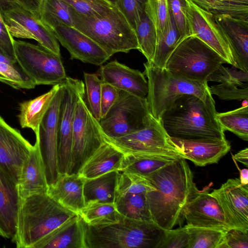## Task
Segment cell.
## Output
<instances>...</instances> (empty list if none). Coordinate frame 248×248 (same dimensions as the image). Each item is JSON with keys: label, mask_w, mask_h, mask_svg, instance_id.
I'll list each match as a JSON object with an SVG mask.
<instances>
[{"label": "cell", "mask_w": 248, "mask_h": 248, "mask_svg": "<svg viewBox=\"0 0 248 248\" xmlns=\"http://www.w3.org/2000/svg\"><path fill=\"white\" fill-rule=\"evenodd\" d=\"M142 177L152 187L146 198L153 222L163 230L183 224L185 206L196 186L186 159L179 158Z\"/></svg>", "instance_id": "obj_1"}, {"label": "cell", "mask_w": 248, "mask_h": 248, "mask_svg": "<svg viewBox=\"0 0 248 248\" xmlns=\"http://www.w3.org/2000/svg\"><path fill=\"white\" fill-rule=\"evenodd\" d=\"M215 105L205 103L193 94L178 98L160 118L165 130L172 138L225 139L224 130L218 122Z\"/></svg>", "instance_id": "obj_2"}, {"label": "cell", "mask_w": 248, "mask_h": 248, "mask_svg": "<svg viewBox=\"0 0 248 248\" xmlns=\"http://www.w3.org/2000/svg\"><path fill=\"white\" fill-rule=\"evenodd\" d=\"M75 215L46 193L20 198L16 231L11 240L18 248H33L39 240Z\"/></svg>", "instance_id": "obj_3"}, {"label": "cell", "mask_w": 248, "mask_h": 248, "mask_svg": "<svg viewBox=\"0 0 248 248\" xmlns=\"http://www.w3.org/2000/svg\"><path fill=\"white\" fill-rule=\"evenodd\" d=\"M85 228L87 248H157L164 233L153 222L121 215L116 222L96 226L86 223Z\"/></svg>", "instance_id": "obj_4"}, {"label": "cell", "mask_w": 248, "mask_h": 248, "mask_svg": "<svg viewBox=\"0 0 248 248\" xmlns=\"http://www.w3.org/2000/svg\"><path fill=\"white\" fill-rule=\"evenodd\" d=\"M144 66L148 85L146 101L149 112L155 118L160 120L163 114L184 94L196 95L205 103L215 105L207 82L189 79L148 62Z\"/></svg>", "instance_id": "obj_5"}, {"label": "cell", "mask_w": 248, "mask_h": 248, "mask_svg": "<svg viewBox=\"0 0 248 248\" xmlns=\"http://www.w3.org/2000/svg\"><path fill=\"white\" fill-rule=\"evenodd\" d=\"M70 11L73 27L93 40L111 56L116 53H128L139 49L135 30L116 6L99 17L80 14L71 7Z\"/></svg>", "instance_id": "obj_6"}, {"label": "cell", "mask_w": 248, "mask_h": 248, "mask_svg": "<svg viewBox=\"0 0 248 248\" xmlns=\"http://www.w3.org/2000/svg\"><path fill=\"white\" fill-rule=\"evenodd\" d=\"M223 63L227 62L219 54L191 35L180 42L168 58L165 68L189 79L207 82L208 77Z\"/></svg>", "instance_id": "obj_7"}, {"label": "cell", "mask_w": 248, "mask_h": 248, "mask_svg": "<svg viewBox=\"0 0 248 248\" xmlns=\"http://www.w3.org/2000/svg\"><path fill=\"white\" fill-rule=\"evenodd\" d=\"M16 63L36 85L61 84L66 78L61 57L40 45L14 40Z\"/></svg>", "instance_id": "obj_8"}, {"label": "cell", "mask_w": 248, "mask_h": 248, "mask_svg": "<svg viewBox=\"0 0 248 248\" xmlns=\"http://www.w3.org/2000/svg\"><path fill=\"white\" fill-rule=\"evenodd\" d=\"M85 95L78 101L73 124L70 160L67 171L78 174L82 167L105 141L99 121L85 101Z\"/></svg>", "instance_id": "obj_9"}, {"label": "cell", "mask_w": 248, "mask_h": 248, "mask_svg": "<svg viewBox=\"0 0 248 248\" xmlns=\"http://www.w3.org/2000/svg\"><path fill=\"white\" fill-rule=\"evenodd\" d=\"M150 113L146 99L121 91L117 101L99 123L105 136L118 138L143 128Z\"/></svg>", "instance_id": "obj_10"}, {"label": "cell", "mask_w": 248, "mask_h": 248, "mask_svg": "<svg viewBox=\"0 0 248 248\" xmlns=\"http://www.w3.org/2000/svg\"><path fill=\"white\" fill-rule=\"evenodd\" d=\"M103 136L105 142L124 155L162 154L181 156L180 151L165 130L160 120L155 118L151 113L144 127L139 130L118 138Z\"/></svg>", "instance_id": "obj_11"}, {"label": "cell", "mask_w": 248, "mask_h": 248, "mask_svg": "<svg viewBox=\"0 0 248 248\" xmlns=\"http://www.w3.org/2000/svg\"><path fill=\"white\" fill-rule=\"evenodd\" d=\"M62 96L60 105L57 150L59 174L66 173L71 157L74 121L78 101L85 95L84 83L66 77L62 83Z\"/></svg>", "instance_id": "obj_12"}, {"label": "cell", "mask_w": 248, "mask_h": 248, "mask_svg": "<svg viewBox=\"0 0 248 248\" xmlns=\"http://www.w3.org/2000/svg\"><path fill=\"white\" fill-rule=\"evenodd\" d=\"M1 15L14 38L33 39L46 49L61 57L59 42L53 31L40 17L17 4Z\"/></svg>", "instance_id": "obj_13"}, {"label": "cell", "mask_w": 248, "mask_h": 248, "mask_svg": "<svg viewBox=\"0 0 248 248\" xmlns=\"http://www.w3.org/2000/svg\"><path fill=\"white\" fill-rule=\"evenodd\" d=\"M62 96V84L35 134L45 168L48 185L53 184L59 173L57 150L59 129L60 105Z\"/></svg>", "instance_id": "obj_14"}, {"label": "cell", "mask_w": 248, "mask_h": 248, "mask_svg": "<svg viewBox=\"0 0 248 248\" xmlns=\"http://www.w3.org/2000/svg\"><path fill=\"white\" fill-rule=\"evenodd\" d=\"M187 13L193 35L213 49L227 62L238 69L232 46L214 16L188 0Z\"/></svg>", "instance_id": "obj_15"}, {"label": "cell", "mask_w": 248, "mask_h": 248, "mask_svg": "<svg viewBox=\"0 0 248 248\" xmlns=\"http://www.w3.org/2000/svg\"><path fill=\"white\" fill-rule=\"evenodd\" d=\"M210 194L217 202L229 229L248 232V185L231 178Z\"/></svg>", "instance_id": "obj_16"}, {"label": "cell", "mask_w": 248, "mask_h": 248, "mask_svg": "<svg viewBox=\"0 0 248 248\" xmlns=\"http://www.w3.org/2000/svg\"><path fill=\"white\" fill-rule=\"evenodd\" d=\"M33 145L0 115V166L17 183Z\"/></svg>", "instance_id": "obj_17"}, {"label": "cell", "mask_w": 248, "mask_h": 248, "mask_svg": "<svg viewBox=\"0 0 248 248\" xmlns=\"http://www.w3.org/2000/svg\"><path fill=\"white\" fill-rule=\"evenodd\" d=\"M184 217L187 225L227 231L222 210L209 187L200 191L195 186L186 203Z\"/></svg>", "instance_id": "obj_18"}, {"label": "cell", "mask_w": 248, "mask_h": 248, "mask_svg": "<svg viewBox=\"0 0 248 248\" xmlns=\"http://www.w3.org/2000/svg\"><path fill=\"white\" fill-rule=\"evenodd\" d=\"M62 46L69 52L70 59L101 66L111 56L93 40L74 27L60 26L53 30Z\"/></svg>", "instance_id": "obj_19"}, {"label": "cell", "mask_w": 248, "mask_h": 248, "mask_svg": "<svg viewBox=\"0 0 248 248\" xmlns=\"http://www.w3.org/2000/svg\"><path fill=\"white\" fill-rule=\"evenodd\" d=\"M96 74L103 82L108 83L121 91L146 99L148 85L145 75L117 60L100 66Z\"/></svg>", "instance_id": "obj_20"}, {"label": "cell", "mask_w": 248, "mask_h": 248, "mask_svg": "<svg viewBox=\"0 0 248 248\" xmlns=\"http://www.w3.org/2000/svg\"><path fill=\"white\" fill-rule=\"evenodd\" d=\"M170 138L180 151L182 158L192 161L197 166L217 163L231 149L226 139Z\"/></svg>", "instance_id": "obj_21"}, {"label": "cell", "mask_w": 248, "mask_h": 248, "mask_svg": "<svg viewBox=\"0 0 248 248\" xmlns=\"http://www.w3.org/2000/svg\"><path fill=\"white\" fill-rule=\"evenodd\" d=\"M85 224L76 214L44 236L33 248H87Z\"/></svg>", "instance_id": "obj_22"}, {"label": "cell", "mask_w": 248, "mask_h": 248, "mask_svg": "<svg viewBox=\"0 0 248 248\" xmlns=\"http://www.w3.org/2000/svg\"><path fill=\"white\" fill-rule=\"evenodd\" d=\"M20 198L17 182L0 166V236L14 238Z\"/></svg>", "instance_id": "obj_23"}, {"label": "cell", "mask_w": 248, "mask_h": 248, "mask_svg": "<svg viewBox=\"0 0 248 248\" xmlns=\"http://www.w3.org/2000/svg\"><path fill=\"white\" fill-rule=\"evenodd\" d=\"M48 184L39 144L35 143L24 161L17 183L20 198L47 192Z\"/></svg>", "instance_id": "obj_24"}, {"label": "cell", "mask_w": 248, "mask_h": 248, "mask_svg": "<svg viewBox=\"0 0 248 248\" xmlns=\"http://www.w3.org/2000/svg\"><path fill=\"white\" fill-rule=\"evenodd\" d=\"M85 180L79 173L60 174L56 181L48 186L46 193L62 206L78 214L85 206Z\"/></svg>", "instance_id": "obj_25"}, {"label": "cell", "mask_w": 248, "mask_h": 248, "mask_svg": "<svg viewBox=\"0 0 248 248\" xmlns=\"http://www.w3.org/2000/svg\"><path fill=\"white\" fill-rule=\"evenodd\" d=\"M214 16L229 39L238 69L248 72V21L225 15Z\"/></svg>", "instance_id": "obj_26"}, {"label": "cell", "mask_w": 248, "mask_h": 248, "mask_svg": "<svg viewBox=\"0 0 248 248\" xmlns=\"http://www.w3.org/2000/svg\"><path fill=\"white\" fill-rule=\"evenodd\" d=\"M124 156L119 150L105 142L87 160L78 173L85 179H90L111 171H120Z\"/></svg>", "instance_id": "obj_27"}, {"label": "cell", "mask_w": 248, "mask_h": 248, "mask_svg": "<svg viewBox=\"0 0 248 248\" xmlns=\"http://www.w3.org/2000/svg\"><path fill=\"white\" fill-rule=\"evenodd\" d=\"M181 156L162 154H132L124 155L120 170L145 177L172 163Z\"/></svg>", "instance_id": "obj_28"}, {"label": "cell", "mask_w": 248, "mask_h": 248, "mask_svg": "<svg viewBox=\"0 0 248 248\" xmlns=\"http://www.w3.org/2000/svg\"><path fill=\"white\" fill-rule=\"evenodd\" d=\"M60 85H54L47 93L19 104L17 117L22 128H30L35 134L39 131L41 121Z\"/></svg>", "instance_id": "obj_29"}, {"label": "cell", "mask_w": 248, "mask_h": 248, "mask_svg": "<svg viewBox=\"0 0 248 248\" xmlns=\"http://www.w3.org/2000/svg\"><path fill=\"white\" fill-rule=\"evenodd\" d=\"M119 173L120 171L113 170L95 178L85 179L83 186L85 204L94 202L114 203Z\"/></svg>", "instance_id": "obj_30"}, {"label": "cell", "mask_w": 248, "mask_h": 248, "mask_svg": "<svg viewBox=\"0 0 248 248\" xmlns=\"http://www.w3.org/2000/svg\"><path fill=\"white\" fill-rule=\"evenodd\" d=\"M169 11L168 24L164 32L157 37L155 52L151 62L161 68H165L168 58L182 41L172 15Z\"/></svg>", "instance_id": "obj_31"}, {"label": "cell", "mask_w": 248, "mask_h": 248, "mask_svg": "<svg viewBox=\"0 0 248 248\" xmlns=\"http://www.w3.org/2000/svg\"><path fill=\"white\" fill-rule=\"evenodd\" d=\"M189 0L214 16H228L248 21V0Z\"/></svg>", "instance_id": "obj_32"}, {"label": "cell", "mask_w": 248, "mask_h": 248, "mask_svg": "<svg viewBox=\"0 0 248 248\" xmlns=\"http://www.w3.org/2000/svg\"><path fill=\"white\" fill-rule=\"evenodd\" d=\"M114 203L117 211L124 217L153 222L148 209L146 193L116 196Z\"/></svg>", "instance_id": "obj_33"}, {"label": "cell", "mask_w": 248, "mask_h": 248, "mask_svg": "<svg viewBox=\"0 0 248 248\" xmlns=\"http://www.w3.org/2000/svg\"><path fill=\"white\" fill-rule=\"evenodd\" d=\"M79 215L89 225H103L116 222L121 214L117 211L114 203L90 202L81 210Z\"/></svg>", "instance_id": "obj_34"}, {"label": "cell", "mask_w": 248, "mask_h": 248, "mask_svg": "<svg viewBox=\"0 0 248 248\" xmlns=\"http://www.w3.org/2000/svg\"><path fill=\"white\" fill-rule=\"evenodd\" d=\"M40 18L52 30L60 26L73 27L70 7L62 0H43Z\"/></svg>", "instance_id": "obj_35"}, {"label": "cell", "mask_w": 248, "mask_h": 248, "mask_svg": "<svg viewBox=\"0 0 248 248\" xmlns=\"http://www.w3.org/2000/svg\"><path fill=\"white\" fill-rule=\"evenodd\" d=\"M217 119L223 129L231 131L242 140H248V99L242 106L233 110L216 114Z\"/></svg>", "instance_id": "obj_36"}, {"label": "cell", "mask_w": 248, "mask_h": 248, "mask_svg": "<svg viewBox=\"0 0 248 248\" xmlns=\"http://www.w3.org/2000/svg\"><path fill=\"white\" fill-rule=\"evenodd\" d=\"M139 45L138 50L151 62L154 58L157 33L154 22L145 8L135 30Z\"/></svg>", "instance_id": "obj_37"}, {"label": "cell", "mask_w": 248, "mask_h": 248, "mask_svg": "<svg viewBox=\"0 0 248 248\" xmlns=\"http://www.w3.org/2000/svg\"><path fill=\"white\" fill-rule=\"evenodd\" d=\"M186 226L189 236L188 248H222L227 231Z\"/></svg>", "instance_id": "obj_38"}, {"label": "cell", "mask_w": 248, "mask_h": 248, "mask_svg": "<svg viewBox=\"0 0 248 248\" xmlns=\"http://www.w3.org/2000/svg\"><path fill=\"white\" fill-rule=\"evenodd\" d=\"M0 81L16 89H32L36 85L12 62L0 61Z\"/></svg>", "instance_id": "obj_39"}, {"label": "cell", "mask_w": 248, "mask_h": 248, "mask_svg": "<svg viewBox=\"0 0 248 248\" xmlns=\"http://www.w3.org/2000/svg\"><path fill=\"white\" fill-rule=\"evenodd\" d=\"M151 189V185L144 178L120 171L115 197L125 194L146 193Z\"/></svg>", "instance_id": "obj_40"}, {"label": "cell", "mask_w": 248, "mask_h": 248, "mask_svg": "<svg viewBox=\"0 0 248 248\" xmlns=\"http://www.w3.org/2000/svg\"><path fill=\"white\" fill-rule=\"evenodd\" d=\"M84 84L89 109L98 121L101 119V86L103 82L96 73L84 72Z\"/></svg>", "instance_id": "obj_41"}, {"label": "cell", "mask_w": 248, "mask_h": 248, "mask_svg": "<svg viewBox=\"0 0 248 248\" xmlns=\"http://www.w3.org/2000/svg\"><path fill=\"white\" fill-rule=\"evenodd\" d=\"M77 12L87 16H104L116 5L106 0H62Z\"/></svg>", "instance_id": "obj_42"}, {"label": "cell", "mask_w": 248, "mask_h": 248, "mask_svg": "<svg viewBox=\"0 0 248 248\" xmlns=\"http://www.w3.org/2000/svg\"><path fill=\"white\" fill-rule=\"evenodd\" d=\"M232 66L229 69L220 65L207 78L206 81H216L221 83H230L237 87H248V72Z\"/></svg>", "instance_id": "obj_43"}, {"label": "cell", "mask_w": 248, "mask_h": 248, "mask_svg": "<svg viewBox=\"0 0 248 248\" xmlns=\"http://www.w3.org/2000/svg\"><path fill=\"white\" fill-rule=\"evenodd\" d=\"M182 40L192 35L187 13L188 0H166Z\"/></svg>", "instance_id": "obj_44"}, {"label": "cell", "mask_w": 248, "mask_h": 248, "mask_svg": "<svg viewBox=\"0 0 248 248\" xmlns=\"http://www.w3.org/2000/svg\"><path fill=\"white\" fill-rule=\"evenodd\" d=\"M156 30L157 37L163 33L169 18V8L166 0H148L145 6Z\"/></svg>", "instance_id": "obj_45"}, {"label": "cell", "mask_w": 248, "mask_h": 248, "mask_svg": "<svg viewBox=\"0 0 248 248\" xmlns=\"http://www.w3.org/2000/svg\"><path fill=\"white\" fill-rule=\"evenodd\" d=\"M189 236L185 225L176 229L164 230L157 248H188Z\"/></svg>", "instance_id": "obj_46"}, {"label": "cell", "mask_w": 248, "mask_h": 248, "mask_svg": "<svg viewBox=\"0 0 248 248\" xmlns=\"http://www.w3.org/2000/svg\"><path fill=\"white\" fill-rule=\"evenodd\" d=\"M148 0H119L116 6L136 30Z\"/></svg>", "instance_id": "obj_47"}, {"label": "cell", "mask_w": 248, "mask_h": 248, "mask_svg": "<svg viewBox=\"0 0 248 248\" xmlns=\"http://www.w3.org/2000/svg\"><path fill=\"white\" fill-rule=\"evenodd\" d=\"M211 94L217 95L221 100H246L248 98V87L239 88L230 83H220L209 87Z\"/></svg>", "instance_id": "obj_48"}, {"label": "cell", "mask_w": 248, "mask_h": 248, "mask_svg": "<svg viewBox=\"0 0 248 248\" xmlns=\"http://www.w3.org/2000/svg\"><path fill=\"white\" fill-rule=\"evenodd\" d=\"M14 38L10 35L0 12V54L3 55L16 63L14 48Z\"/></svg>", "instance_id": "obj_49"}, {"label": "cell", "mask_w": 248, "mask_h": 248, "mask_svg": "<svg viewBox=\"0 0 248 248\" xmlns=\"http://www.w3.org/2000/svg\"><path fill=\"white\" fill-rule=\"evenodd\" d=\"M120 92L121 91L114 86L107 83L102 82L101 96V118L107 114L117 101Z\"/></svg>", "instance_id": "obj_50"}, {"label": "cell", "mask_w": 248, "mask_h": 248, "mask_svg": "<svg viewBox=\"0 0 248 248\" xmlns=\"http://www.w3.org/2000/svg\"><path fill=\"white\" fill-rule=\"evenodd\" d=\"M222 248H248V232L228 229L225 233Z\"/></svg>", "instance_id": "obj_51"}, {"label": "cell", "mask_w": 248, "mask_h": 248, "mask_svg": "<svg viewBox=\"0 0 248 248\" xmlns=\"http://www.w3.org/2000/svg\"><path fill=\"white\" fill-rule=\"evenodd\" d=\"M25 9L40 17V11L43 0H15Z\"/></svg>", "instance_id": "obj_52"}, {"label": "cell", "mask_w": 248, "mask_h": 248, "mask_svg": "<svg viewBox=\"0 0 248 248\" xmlns=\"http://www.w3.org/2000/svg\"><path fill=\"white\" fill-rule=\"evenodd\" d=\"M233 159L240 162L246 167L248 166V148H246L236 154Z\"/></svg>", "instance_id": "obj_53"}, {"label": "cell", "mask_w": 248, "mask_h": 248, "mask_svg": "<svg viewBox=\"0 0 248 248\" xmlns=\"http://www.w3.org/2000/svg\"><path fill=\"white\" fill-rule=\"evenodd\" d=\"M18 4L15 0H0V12L7 10Z\"/></svg>", "instance_id": "obj_54"}, {"label": "cell", "mask_w": 248, "mask_h": 248, "mask_svg": "<svg viewBox=\"0 0 248 248\" xmlns=\"http://www.w3.org/2000/svg\"><path fill=\"white\" fill-rule=\"evenodd\" d=\"M240 181L245 185H248V170L243 169L240 170Z\"/></svg>", "instance_id": "obj_55"}, {"label": "cell", "mask_w": 248, "mask_h": 248, "mask_svg": "<svg viewBox=\"0 0 248 248\" xmlns=\"http://www.w3.org/2000/svg\"><path fill=\"white\" fill-rule=\"evenodd\" d=\"M107 1H108V2H109L110 3L115 5H116V4H117L119 0H106Z\"/></svg>", "instance_id": "obj_56"}]
</instances>
